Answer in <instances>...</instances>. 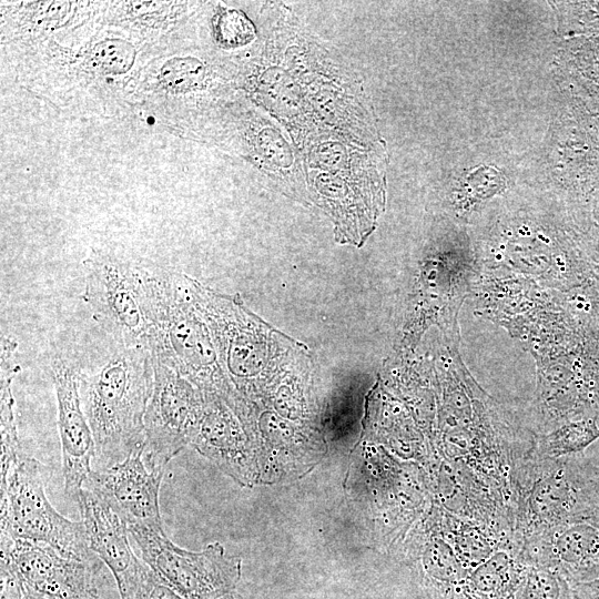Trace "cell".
Here are the masks:
<instances>
[{"instance_id": "cell-20", "label": "cell", "mask_w": 599, "mask_h": 599, "mask_svg": "<svg viewBox=\"0 0 599 599\" xmlns=\"http://www.w3.org/2000/svg\"><path fill=\"white\" fill-rule=\"evenodd\" d=\"M597 420L593 417L576 419L536 435L532 454L541 459H557L583 451L599 439Z\"/></svg>"}, {"instance_id": "cell-22", "label": "cell", "mask_w": 599, "mask_h": 599, "mask_svg": "<svg viewBox=\"0 0 599 599\" xmlns=\"http://www.w3.org/2000/svg\"><path fill=\"white\" fill-rule=\"evenodd\" d=\"M514 599H575L571 585L559 575L529 567Z\"/></svg>"}, {"instance_id": "cell-25", "label": "cell", "mask_w": 599, "mask_h": 599, "mask_svg": "<svg viewBox=\"0 0 599 599\" xmlns=\"http://www.w3.org/2000/svg\"><path fill=\"white\" fill-rule=\"evenodd\" d=\"M582 475L589 507L593 515L599 516V465L583 458Z\"/></svg>"}, {"instance_id": "cell-16", "label": "cell", "mask_w": 599, "mask_h": 599, "mask_svg": "<svg viewBox=\"0 0 599 599\" xmlns=\"http://www.w3.org/2000/svg\"><path fill=\"white\" fill-rule=\"evenodd\" d=\"M202 3L189 1H104L101 22L140 41L153 59L183 44V33Z\"/></svg>"}, {"instance_id": "cell-3", "label": "cell", "mask_w": 599, "mask_h": 599, "mask_svg": "<svg viewBox=\"0 0 599 599\" xmlns=\"http://www.w3.org/2000/svg\"><path fill=\"white\" fill-rule=\"evenodd\" d=\"M82 301L122 347L148 348L174 290V271L142 258L93 248L82 262Z\"/></svg>"}, {"instance_id": "cell-17", "label": "cell", "mask_w": 599, "mask_h": 599, "mask_svg": "<svg viewBox=\"0 0 599 599\" xmlns=\"http://www.w3.org/2000/svg\"><path fill=\"white\" fill-rule=\"evenodd\" d=\"M203 397L201 418L191 444L227 474L245 481L248 466L235 422L213 394H203Z\"/></svg>"}, {"instance_id": "cell-10", "label": "cell", "mask_w": 599, "mask_h": 599, "mask_svg": "<svg viewBox=\"0 0 599 599\" xmlns=\"http://www.w3.org/2000/svg\"><path fill=\"white\" fill-rule=\"evenodd\" d=\"M0 565L48 599H95L101 567L61 556L53 548L21 538L1 544Z\"/></svg>"}, {"instance_id": "cell-26", "label": "cell", "mask_w": 599, "mask_h": 599, "mask_svg": "<svg viewBox=\"0 0 599 599\" xmlns=\"http://www.w3.org/2000/svg\"><path fill=\"white\" fill-rule=\"evenodd\" d=\"M0 575V599H28L26 586L9 566L1 565Z\"/></svg>"}, {"instance_id": "cell-27", "label": "cell", "mask_w": 599, "mask_h": 599, "mask_svg": "<svg viewBox=\"0 0 599 599\" xmlns=\"http://www.w3.org/2000/svg\"><path fill=\"white\" fill-rule=\"evenodd\" d=\"M575 599H599V578L571 585Z\"/></svg>"}, {"instance_id": "cell-19", "label": "cell", "mask_w": 599, "mask_h": 599, "mask_svg": "<svg viewBox=\"0 0 599 599\" xmlns=\"http://www.w3.org/2000/svg\"><path fill=\"white\" fill-rule=\"evenodd\" d=\"M18 342L12 337L1 336L0 352V430H1V478H4L18 459L24 454L18 438L14 419V398L11 385L21 370L14 354Z\"/></svg>"}, {"instance_id": "cell-11", "label": "cell", "mask_w": 599, "mask_h": 599, "mask_svg": "<svg viewBox=\"0 0 599 599\" xmlns=\"http://www.w3.org/2000/svg\"><path fill=\"white\" fill-rule=\"evenodd\" d=\"M518 556L570 585L599 578V516L575 518L524 539Z\"/></svg>"}, {"instance_id": "cell-2", "label": "cell", "mask_w": 599, "mask_h": 599, "mask_svg": "<svg viewBox=\"0 0 599 599\" xmlns=\"http://www.w3.org/2000/svg\"><path fill=\"white\" fill-rule=\"evenodd\" d=\"M445 342L439 383V456L497 493L512 515L515 478L534 449L536 434L476 382L463 362L460 341Z\"/></svg>"}, {"instance_id": "cell-6", "label": "cell", "mask_w": 599, "mask_h": 599, "mask_svg": "<svg viewBox=\"0 0 599 599\" xmlns=\"http://www.w3.org/2000/svg\"><path fill=\"white\" fill-rule=\"evenodd\" d=\"M41 464L23 454L1 478V542L13 538L44 544L61 556L102 567L82 521H71L50 504Z\"/></svg>"}, {"instance_id": "cell-5", "label": "cell", "mask_w": 599, "mask_h": 599, "mask_svg": "<svg viewBox=\"0 0 599 599\" xmlns=\"http://www.w3.org/2000/svg\"><path fill=\"white\" fill-rule=\"evenodd\" d=\"M185 44L152 59L143 69L134 110L152 115L169 132L184 138L217 135L226 105L230 75Z\"/></svg>"}, {"instance_id": "cell-9", "label": "cell", "mask_w": 599, "mask_h": 599, "mask_svg": "<svg viewBox=\"0 0 599 599\" xmlns=\"http://www.w3.org/2000/svg\"><path fill=\"white\" fill-rule=\"evenodd\" d=\"M154 382L144 414L142 459L149 470H164L191 444L201 418V390L153 356Z\"/></svg>"}, {"instance_id": "cell-28", "label": "cell", "mask_w": 599, "mask_h": 599, "mask_svg": "<svg viewBox=\"0 0 599 599\" xmlns=\"http://www.w3.org/2000/svg\"><path fill=\"white\" fill-rule=\"evenodd\" d=\"M26 589H27L28 599H48V598H45V597H43V596H41V595H39L37 592L31 591L27 587H26Z\"/></svg>"}, {"instance_id": "cell-15", "label": "cell", "mask_w": 599, "mask_h": 599, "mask_svg": "<svg viewBox=\"0 0 599 599\" xmlns=\"http://www.w3.org/2000/svg\"><path fill=\"white\" fill-rule=\"evenodd\" d=\"M164 470H149L142 447L125 460L92 470L83 487L101 496L130 525L163 526L159 491Z\"/></svg>"}, {"instance_id": "cell-24", "label": "cell", "mask_w": 599, "mask_h": 599, "mask_svg": "<svg viewBox=\"0 0 599 599\" xmlns=\"http://www.w3.org/2000/svg\"><path fill=\"white\" fill-rule=\"evenodd\" d=\"M129 599H185L153 570Z\"/></svg>"}, {"instance_id": "cell-21", "label": "cell", "mask_w": 599, "mask_h": 599, "mask_svg": "<svg viewBox=\"0 0 599 599\" xmlns=\"http://www.w3.org/2000/svg\"><path fill=\"white\" fill-rule=\"evenodd\" d=\"M561 301L579 325L583 343L599 368V285L592 282L568 293H562Z\"/></svg>"}, {"instance_id": "cell-1", "label": "cell", "mask_w": 599, "mask_h": 599, "mask_svg": "<svg viewBox=\"0 0 599 599\" xmlns=\"http://www.w3.org/2000/svg\"><path fill=\"white\" fill-rule=\"evenodd\" d=\"M151 52L100 14L74 31L6 57L16 80L55 108L87 118L134 110L139 80Z\"/></svg>"}, {"instance_id": "cell-18", "label": "cell", "mask_w": 599, "mask_h": 599, "mask_svg": "<svg viewBox=\"0 0 599 599\" xmlns=\"http://www.w3.org/2000/svg\"><path fill=\"white\" fill-rule=\"evenodd\" d=\"M438 531L450 546L461 566L473 571L498 549L512 545L505 542L487 529L460 519L444 508L439 509Z\"/></svg>"}, {"instance_id": "cell-13", "label": "cell", "mask_w": 599, "mask_h": 599, "mask_svg": "<svg viewBox=\"0 0 599 599\" xmlns=\"http://www.w3.org/2000/svg\"><path fill=\"white\" fill-rule=\"evenodd\" d=\"M103 1H1L2 55L39 45L94 20Z\"/></svg>"}, {"instance_id": "cell-29", "label": "cell", "mask_w": 599, "mask_h": 599, "mask_svg": "<svg viewBox=\"0 0 599 599\" xmlns=\"http://www.w3.org/2000/svg\"><path fill=\"white\" fill-rule=\"evenodd\" d=\"M219 599H243L240 595L231 591L222 597H220Z\"/></svg>"}, {"instance_id": "cell-14", "label": "cell", "mask_w": 599, "mask_h": 599, "mask_svg": "<svg viewBox=\"0 0 599 599\" xmlns=\"http://www.w3.org/2000/svg\"><path fill=\"white\" fill-rule=\"evenodd\" d=\"M78 507L92 551L112 572L121 599H129L152 569L133 552L126 521L97 493L83 487Z\"/></svg>"}, {"instance_id": "cell-23", "label": "cell", "mask_w": 599, "mask_h": 599, "mask_svg": "<svg viewBox=\"0 0 599 599\" xmlns=\"http://www.w3.org/2000/svg\"><path fill=\"white\" fill-rule=\"evenodd\" d=\"M211 30L217 45L232 49L245 44L251 27L242 12L217 8L211 19Z\"/></svg>"}, {"instance_id": "cell-8", "label": "cell", "mask_w": 599, "mask_h": 599, "mask_svg": "<svg viewBox=\"0 0 599 599\" xmlns=\"http://www.w3.org/2000/svg\"><path fill=\"white\" fill-rule=\"evenodd\" d=\"M148 348L204 394L217 393L230 403L235 398L216 365L205 322L189 301L177 272L173 294Z\"/></svg>"}, {"instance_id": "cell-12", "label": "cell", "mask_w": 599, "mask_h": 599, "mask_svg": "<svg viewBox=\"0 0 599 599\" xmlns=\"http://www.w3.org/2000/svg\"><path fill=\"white\" fill-rule=\"evenodd\" d=\"M50 374L57 396L64 493L78 505L95 454L92 432L81 404V370L69 358L54 355L50 359Z\"/></svg>"}, {"instance_id": "cell-7", "label": "cell", "mask_w": 599, "mask_h": 599, "mask_svg": "<svg viewBox=\"0 0 599 599\" xmlns=\"http://www.w3.org/2000/svg\"><path fill=\"white\" fill-rule=\"evenodd\" d=\"M129 532L143 561L185 599H219L240 580L241 560L225 556L220 544L194 552L173 544L163 526L130 525Z\"/></svg>"}, {"instance_id": "cell-4", "label": "cell", "mask_w": 599, "mask_h": 599, "mask_svg": "<svg viewBox=\"0 0 599 599\" xmlns=\"http://www.w3.org/2000/svg\"><path fill=\"white\" fill-rule=\"evenodd\" d=\"M153 382V355L143 346L122 347L98 372H81V404L94 439L92 470L119 464L142 447Z\"/></svg>"}]
</instances>
